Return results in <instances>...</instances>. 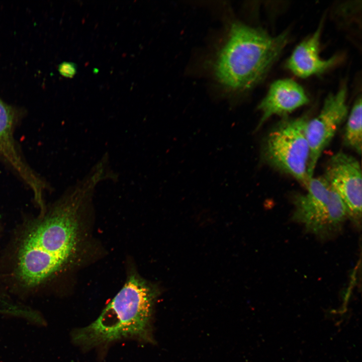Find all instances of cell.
<instances>
[{
    "label": "cell",
    "mask_w": 362,
    "mask_h": 362,
    "mask_svg": "<svg viewBox=\"0 0 362 362\" xmlns=\"http://www.w3.org/2000/svg\"><path fill=\"white\" fill-rule=\"evenodd\" d=\"M98 183L86 176L27 229L19 246L16 276L24 287L42 284L68 263L76 249L78 213Z\"/></svg>",
    "instance_id": "cell-1"
},
{
    "label": "cell",
    "mask_w": 362,
    "mask_h": 362,
    "mask_svg": "<svg viewBox=\"0 0 362 362\" xmlns=\"http://www.w3.org/2000/svg\"><path fill=\"white\" fill-rule=\"evenodd\" d=\"M158 294L154 286L136 274L130 275L96 320L72 332V341L83 350L125 339L153 343V317Z\"/></svg>",
    "instance_id": "cell-2"
},
{
    "label": "cell",
    "mask_w": 362,
    "mask_h": 362,
    "mask_svg": "<svg viewBox=\"0 0 362 362\" xmlns=\"http://www.w3.org/2000/svg\"><path fill=\"white\" fill-rule=\"evenodd\" d=\"M289 39L287 31L273 36L259 28L233 24L214 63L217 80L232 91L252 88L266 75Z\"/></svg>",
    "instance_id": "cell-3"
},
{
    "label": "cell",
    "mask_w": 362,
    "mask_h": 362,
    "mask_svg": "<svg viewBox=\"0 0 362 362\" xmlns=\"http://www.w3.org/2000/svg\"><path fill=\"white\" fill-rule=\"evenodd\" d=\"M308 117L284 118L268 133L261 146L263 161L290 175L306 188L309 179L310 149L306 135Z\"/></svg>",
    "instance_id": "cell-4"
},
{
    "label": "cell",
    "mask_w": 362,
    "mask_h": 362,
    "mask_svg": "<svg viewBox=\"0 0 362 362\" xmlns=\"http://www.w3.org/2000/svg\"><path fill=\"white\" fill-rule=\"evenodd\" d=\"M306 189V194L297 196L294 200V220L320 235L338 229L348 216L341 198L324 176L311 178Z\"/></svg>",
    "instance_id": "cell-5"
},
{
    "label": "cell",
    "mask_w": 362,
    "mask_h": 362,
    "mask_svg": "<svg viewBox=\"0 0 362 362\" xmlns=\"http://www.w3.org/2000/svg\"><path fill=\"white\" fill-rule=\"evenodd\" d=\"M346 95L347 89L345 86H342L336 93L330 94L326 97L318 115L308 122L306 135L310 149L308 167L309 179L313 177L322 153L347 117Z\"/></svg>",
    "instance_id": "cell-6"
},
{
    "label": "cell",
    "mask_w": 362,
    "mask_h": 362,
    "mask_svg": "<svg viewBox=\"0 0 362 362\" xmlns=\"http://www.w3.org/2000/svg\"><path fill=\"white\" fill-rule=\"evenodd\" d=\"M324 177L342 199L348 216L354 221H360L362 179L358 161L347 153H336L328 161Z\"/></svg>",
    "instance_id": "cell-7"
},
{
    "label": "cell",
    "mask_w": 362,
    "mask_h": 362,
    "mask_svg": "<svg viewBox=\"0 0 362 362\" xmlns=\"http://www.w3.org/2000/svg\"><path fill=\"white\" fill-rule=\"evenodd\" d=\"M14 118L12 109L0 99V157L29 186L35 202L42 208L46 185L24 160L17 147L13 135Z\"/></svg>",
    "instance_id": "cell-8"
},
{
    "label": "cell",
    "mask_w": 362,
    "mask_h": 362,
    "mask_svg": "<svg viewBox=\"0 0 362 362\" xmlns=\"http://www.w3.org/2000/svg\"><path fill=\"white\" fill-rule=\"evenodd\" d=\"M309 102L303 88L294 80L285 78L274 81L258 106L261 116L256 130L272 116H286Z\"/></svg>",
    "instance_id": "cell-9"
},
{
    "label": "cell",
    "mask_w": 362,
    "mask_h": 362,
    "mask_svg": "<svg viewBox=\"0 0 362 362\" xmlns=\"http://www.w3.org/2000/svg\"><path fill=\"white\" fill-rule=\"evenodd\" d=\"M322 22L310 36L297 46L286 62V67L301 78L322 73L332 67L338 61L333 56L323 59L319 55Z\"/></svg>",
    "instance_id": "cell-10"
},
{
    "label": "cell",
    "mask_w": 362,
    "mask_h": 362,
    "mask_svg": "<svg viewBox=\"0 0 362 362\" xmlns=\"http://www.w3.org/2000/svg\"><path fill=\"white\" fill-rule=\"evenodd\" d=\"M361 98L355 101L346 124L344 142L345 144L360 154L362 149V108Z\"/></svg>",
    "instance_id": "cell-11"
},
{
    "label": "cell",
    "mask_w": 362,
    "mask_h": 362,
    "mask_svg": "<svg viewBox=\"0 0 362 362\" xmlns=\"http://www.w3.org/2000/svg\"><path fill=\"white\" fill-rule=\"evenodd\" d=\"M58 70L63 76L71 78L76 72V66L72 62H64L59 65Z\"/></svg>",
    "instance_id": "cell-12"
}]
</instances>
